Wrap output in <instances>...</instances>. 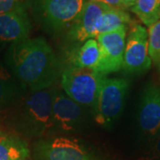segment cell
<instances>
[{
  "mask_svg": "<svg viewBox=\"0 0 160 160\" xmlns=\"http://www.w3.org/2000/svg\"><path fill=\"white\" fill-rule=\"evenodd\" d=\"M17 83L10 73L0 65V108H5L16 101L19 94Z\"/></svg>",
  "mask_w": 160,
  "mask_h": 160,
  "instance_id": "e0dca14e",
  "label": "cell"
},
{
  "mask_svg": "<svg viewBox=\"0 0 160 160\" xmlns=\"http://www.w3.org/2000/svg\"><path fill=\"white\" fill-rule=\"evenodd\" d=\"M148 30L140 24H134L126 41L123 69L129 74H142L151 67L149 55Z\"/></svg>",
  "mask_w": 160,
  "mask_h": 160,
  "instance_id": "5b68a950",
  "label": "cell"
},
{
  "mask_svg": "<svg viewBox=\"0 0 160 160\" xmlns=\"http://www.w3.org/2000/svg\"><path fill=\"white\" fill-rule=\"evenodd\" d=\"M128 89L129 82L127 80L104 78L94 106L95 121L99 125L109 128L119 118Z\"/></svg>",
  "mask_w": 160,
  "mask_h": 160,
  "instance_id": "277c9868",
  "label": "cell"
},
{
  "mask_svg": "<svg viewBox=\"0 0 160 160\" xmlns=\"http://www.w3.org/2000/svg\"><path fill=\"white\" fill-rule=\"evenodd\" d=\"M26 10V0H0V14Z\"/></svg>",
  "mask_w": 160,
  "mask_h": 160,
  "instance_id": "d6986e66",
  "label": "cell"
},
{
  "mask_svg": "<svg viewBox=\"0 0 160 160\" xmlns=\"http://www.w3.org/2000/svg\"><path fill=\"white\" fill-rule=\"evenodd\" d=\"M29 155L26 144L13 135L0 133V160L25 159Z\"/></svg>",
  "mask_w": 160,
  "mask_h": 160,
  "instance_id": "9a60e30c",
  "label": "cell"
},
{
  "mask_svg": "<svg viewBox=\"0 0 160 160\" xmlns=\"http://www.w3.org/2000/svg\"><path fill=\"white\" fill-rule=\"evenodd\" d=\"M22 160H25V159H22Z\"/></svg>",
  "mask_w": 160,
  "mask_h": 160,
  "instance_id": "603a6c76",
  "label": "cell"
},
{
  "mask_svg": "<svg viewBox=\"0 0 160 160\" xmlns=\"http://www.w3.org/2000/svg\"><path fill=\"white\" fill-rule=\"evenodd\" d=\"M82 105L69 96L57 92L52 98V118L54 126L62 131H73L84 118Z\"/></svg>",
  "mask_w": 160,
  "mask_h": 160,
  "instance_id": "8fae6325",
  "label": "cell"
},
{
  "mask_svg": "<svg viewBox=\"0 0 160 160\" xmlns=\"http://www.w3.org/2000/svg\"><path fill=\"white\" fill-rule=\"evenodd\" d=\"M37 152L42 160H90L81 145L64 137L39 142Z\"/></svg>",
  "mask_w": 160,
  "mask_h": 160,
  "instance_id": "30bf717a",
  "label": "cell"
},
{
  "mask_svg": "<svg viewBox=\"0 0 160 160\" xmlns=\"http://www.w3.org/2000/svg\"><path fill=\"white\" fill-rule=\"evenodd\" d=\"M132 22V19L128 12L123 9L108 7L102 13L97 29L99 35L116 31L118 29L127 27Z\"/></svg>",
  "mask_w": 160,
  "mask_h": 160,
  "instance_id": "4fadbf2b",
  "label": "cell"
},
{
  "mask_svg": "<svg viewBox=\"0 0 160 160\" xmlns=\"http://www.w3.org/2000/svg\"><path fill=\"white\" fill-rule=\"evenodd\" d=\"M153 158L160 159V130L156 137V142L153 149Z\"/></svg>",
  "mask_w": 160,
  "mask_h": 160,
  "instance_id": "44dd1931",
  "label": "cell"
},
{
  "mask_svg": "<svg viewBox=\"0 0 160 160\" xmlns=\"http://www.w3.org/2000/svg\"><path fill=\"white\" fill-rule=\"evenodd\" d=\"M92 1L100 3V4L108 6V7H111V8L123 9V10H126V7L123 6L121 0H92Z\"/></svg>",
  "mask_w": 160,
  "mask_h": 160,
  "instance_id": "ffe728a7",
  "label": "cell"
},
{
  "mask_svg": "<svg viewBox=\"0 0 160 160\" xmlns=\"http://www.w3.org/2000/svg\"><path fill=\"white\" fill-rule=\"evenodd\" d=\"M127 27L98 36L100 59L95 70L102 75L123 69Z\"/></svg>",
  "mask_w": 160,
  "mask_h": 160,
  "instance_id": "8992f818",
  "label": "cell"
},
{
  "mask_svg": "<svg viewBox=\"0 0 160 160\" xmlns=\"http://www.w3.org/2000/svg\"><path fill=\"white\" fill-rule=\"evenodd\" d=\"M107 8L108 6L100 3L86 0L78 17L71 26L69 33V38L77 42H86L92 38H97L99 22Z\"/></svg>",
  "mask_w": 160,
  "mask_h": 160,
  "instance_id": "9c48e42d",
  "label": "cell"
},
{
  "mask_svg": "<svg viewBox=\"0 0 160 160\" xmlns=\"http://www.w3.org/2000/svg\"><path fill=\"white\" fill-rule=\"evenodd\" d=\"M52 89L32 92L22 98L11 115L12 123L17 128L30 134H45L55 128L52 118Z\"/></svg>",
  "mask_w": 160,
  "mask_h": 160,
  "instance_id": "7a4b0ae2",
  "label": "cell"
},
{
  "mask_svg": "<svg viewBox=\"0 0 160 160\" xmlns=\"http://www.w3.org/2000/svg\"><path fill=\"white\" fill-rule=\"evenodd\" d=\"M104 78L94 69L70 66L63 70L61 81L67 96L80 105L94 108Z\"/></svg>",
  "mask_w": 160,
  "mask_h": 160,
  "instance_id": "3957f363",
  "label": "cell"
},
{
  "mask_svg": "<svg viewBox=\"0 0 160 160\" xmlns=\"http://www.w3.org/2000/svg\"><path fill=\"white\" fill-rule=\"evenodd\" d=\"M137 0H121L123 6H125L126 8H131L132 6L135 5Z\"/></svg>",
  "mask_w": 160,
  "mask_h": 160,
  "instance_id": "7402d4cb",
  "label": "cell"
},
{
  "mask_svg": "<svg viewBox=\"0 0 160 160\" xmlns=\"http://www.w3.org/2000/svg\"><path fill=\"white\" fill-rule=\"evenodd\" d=\"M10 64L19 81L31 92L47 89L59 73L53 50L42 38H28L12 44Z\"/></svg>",
  "mask_w": 160,
  "mask_h": 160,
  "instance_id": "6da1fadb",
  "label": "cell"
},
{
  "mask_svg": "<svg viewBox=\"0 0 160 160\" xmlns=\"http://www.w3.org/2000/svg\"><path fill=\"white\" fill-rule=\"evenodd\" d=\"M100 59V50L97 41L93 38L86 40L76 50L71 57V62L74 67L78 68H89L95 70Z\"/></svg>",
  "mask_w": 160,
  "mask_h": 160,
  "instance_id": "5bb4252c",
  "label": "cell"
},
{
  "mask_svg": "<svg viewBox=\"0 0 160 160\" xmlns=\"http://www.w3.org/2000/svg\"><path fill=\"white\" fill-rule=\"evenodd\" d=\"M149 55L160 71V20L149 27Z\"/></svg>",
  "mask_w": 160,
  "mask_h": 160,
  "instance_id": "ac0fdd59",
  "label": "cell"
},
{
  "mask_svg": "<svg viewBox=\"0 0 160 160\" xmlns=\"http://www.w3.org/2000/svg\"><path fill=\"white\" fill-rule=\"evenodd\" d=\"M138 122L145 135L156 139L160 130V89L154 84L147 85L143 90Z\"/></svg>",
  "mask_w": 160,
  "mask_h": 160,
  "instance_id": "ba28073f",
  "label": "cell"
},
{
  "mask_svg": "<svg viewBox=\"0 0 160 160\" xmlns=\"http://www.w3.org/2000/svg\"><path fill=\"white\" fill-rule=\"evenodd\" d=\"M86 0H40L39 10L44 23L52 30L73 24Z\"/></svg>",
  "mask_w": 160,
  "mask_h": 160,
  "instance_id": "52a82bcc",
  "label": "cell"
},
{
  "mask_svg": "<svg viewBox=\"0 0 160 160\" xmlns=\"http://www.w3.org/2000/svg\"><path fill=\"white\" fill-rule=\"evenodd\" d=\"M130 9L148 27L160 20V0H137Z\"/></svg>",
  "mask_w": 160,
  "mask_h": 160,
  "instance_id": "2e32d148",
  "label": "cell"
},
{
  "mask_svg": "<svg viewBox=\"0 0 160 160\" xmlns=\"http://www.w3.org/2000/svg\"><path fill=\"white\" fill-rule=\"evenodd\" d=\"M31 25L26 10L0 14V41L18 43L28 39Z\"/></svg>",
  "mask_w": 160,
  "mask_h": 160,
  "instance_id": "7c38bea8",
  "label": "cell"
}]
</instances>
